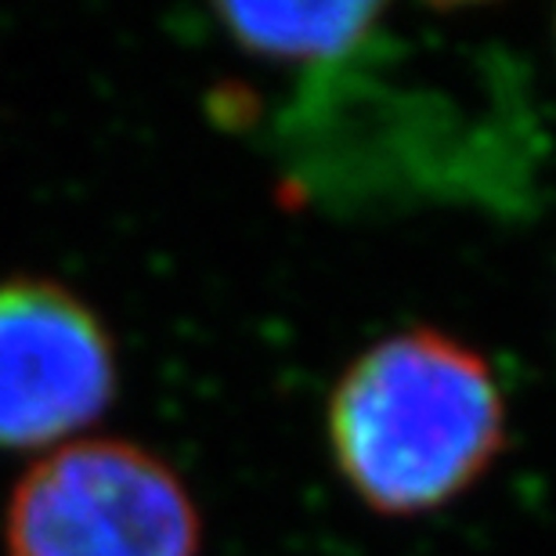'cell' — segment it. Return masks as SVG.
Instances as JSON below:
<instances>
[{
    "label": "cell",
    "mask_w": 556,
    "mask_h": 556,
    "mask_svg": "<svg viewBox=\"0 0 556 556\" xmlns=\"http://www.w3.org/2000/svg\"><path fill=\"white\" fill-rule=\"evenodd\" d=\"M231 40L271 62H332L369 40L376 4H228L217 11Z\"/></svg>",
    "instance_id": "cell-4"
},
{
    "label": "cell",
    "mask_w": 556,
    "mask_h": 556,
    "mask_svg": "<svg viewBox=\"0 0 556 556\" xmlns=\"http://www.w3.org/2000/svg\"><path fill=\"white\" fill-rule=\"evenodd\" d=\"M8 556H199L185 481L141 444L70 441L11 492Z\"/></svg>",
    "instance_id": "cell-2"
},
{
    "label": "cell",
    "mask_w": 556,
    "mask_h": 556,
    "mask_svg": "<svg viewBox=\"0 0 556 556\" xmlns=\"http://www.w3.org/2000/svg\"><path fill=\"white\" fill-rule=\"evenodd\" d=\"M113 394V340L84 300L33 278L0 282V448L70 438Z\"/></svg>",
    "instance_id": "cell-3"
},
{
    "label": "cell",
    "mask_w": 556,
    "mask_h": 556,
    "mask_svg": "<svg viewBox=\"0 0 556 556\" xmlns=\"http://www.w3.org/2000/svg\"><path fill=\"white\" fill-rule=\"evenodd\" d=\"M337 473L380 517H427L466 495L506 448L503 383L473 343L433 326L369 343L326 408Z\"/></svg>",
    "instance_id": "cell-1"
}]
</instances>
